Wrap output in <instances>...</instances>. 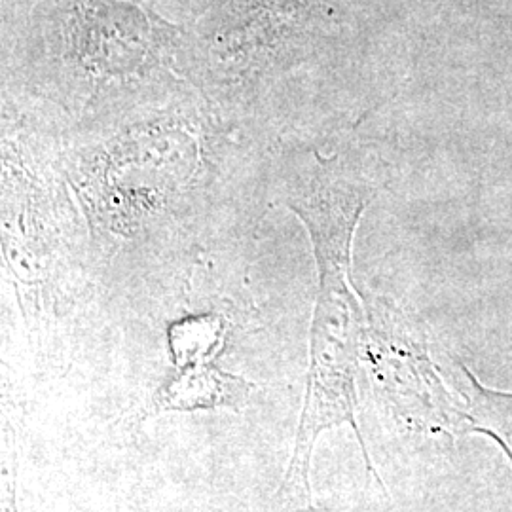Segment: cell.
<instances>
[{
    "mask_svg": "<svg viewBox=\"0 0 512 512\" xmlns=\"http://www.w3.org/2000/svg\"><path fill=\"white\" fill-rule=\"evenodd\" d=\"M67 139L57 164L84 220L88 255L99 260L200 236L236 164V143L192 93Z\"/></svg>",
    "mask_w": 512,
    "mask_h": 512,
    "instance_id": "cell-1",
    "label": "cell"
},
{
    "mask_svg": "<svg viewBox=\"0 0 512 512\" xmlns=\"http://www.w3.org/2000/svg\"><path fill=\"white\" fill-rule=\"evenodd\" d=\"M190 54V33L143 0H46L25 84L71 137L194 92Z\"/></svg>",
    "mask_w": 512,
    "mask_h": 512,
    "instance_id": "cell-2",
    "label": "cell"
},
{
    "mask_svg": "<svg viewBox=\"0 0 512 512\" xmlns=\"http://www.w3.org/2000/svg\"><path fill=\"white\" fill-rule=\"evenodd\" d=\"M363 207L346 196L319 194L298 207L310 234L319 272V294L311 325L308 397L296 433L294 454L279 490V512H313L311 452L317 437L348 423L361 442L366 465L372 463L355 421V372L365 315L349 283L351 239Z\"/></svg>",
    "mask_w": 512,
    "mask_h": 512,
    "instance_id": "cell-3",
    "label": "cell"
},
{
    "mask_svg": "<svg viewBox=\"0 0 512 512\" xmlns=\"http://www.w3.org/2000/svg\"><path fill=\"white\" fill-rule=\"evenodd\" d=\"M344 0H220L190 33L192 78L203 92H236L296 61Z\"/></svg>",
    "mask_w": 512,
    "mask_h": 512,
    "instance_id": "cell-4",
    "label": "cell"
},
{
    "mask_svg": "<svg viewBox=\"0 0 512 512\" xmlns=\"http://www.w3.org/2000/svg\"><path fill=\"white\" fill-rule=\"evenodd\" d=\"M253 385L211 365L186 366L158 393L156 410L190 412L243 403Z\"/></svg>",
    "mask_w": 512,
    "mask_h": 512,
    "instance_id": "cell-5",
    "label": "cell"
},
{
    "mask_svg": "<svg viewBox=\"0 0 512 512\" xmlns=\"http://www.w3.org/2000/svg\"><path fill=\"white\" fill-rule=\"evenodd\" d=\"M222 321L215 315L186 317L169 330L173 363L179 368L209 365L222 344Z\"/></svg>",
    "mask_w": 512,
    "mask_h": 512,
    "instance_id": "cell-6",
    "label": "cell"
},
{
    "mask_svg": "<svg viewBox=\"0 0 512 512\" xmlns=\"http://www.w3.org/2000/svg\"><path fill=\"white\" fill-rule=\"evenodd\" d=\"M143 2H145V0H143Z\"/></svg>",
    "mask_w": 512,
    "mask_h": 512,
    "instance_id": "cell-7",
    "label": "cell"
}]
</instances>
